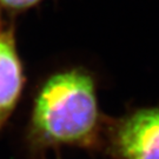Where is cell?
I'll list each match as a JSON object with an SVG mask.
<instances>
[{"label":"cell","mask_w":159,"mask_h":159,"mask_svg":"<svg viewBox=\"0 0 159 159\" xmlns=\"http://www.w3.org/2000/svg\"><path fill=\"white\" fill-rule=\"evenodd\" d=\"M108 138L118 159H159V107L125 116L114 123Z\"/></svg>","instance_id":"obj_2"},{"label":"cell","mask_w":159,"mask_h":159,"mask_svg":"<svg viewBox=\"0 0 159 159\" xmlns=\"http://www.w3.org/2000/svg\"><path fill=\"white\" fill-rule=\"evenodd\" d=\"M102 131L96 83L73 68L51 75L37 92L30 121V139L37 148L93 146Z\"/></svg>","instance_id":"obj_1"},{"label":"cell","mask_w":159,"mask_h":159,"mask_svg":"<svg viewBox=\"0 0 159 159\" xmlns=\"http://www.w3.org/2000/svg\"><path fill=\"white\" fill-rule=\"evenodd\" d=\"M23 86V67L12 34L0 32V129L13 113Z\"/></svg>","instance_id":"obj_3"},{"label":"cell","mask_w":159,"mask_h":159,"mask_svg":"<svg viewBox=\"0 0 159 159\" xmlns=\"http://www.w3.org/2000/svg\"><path fill=\"white\" fill-rule=\"evenodd\" d=\"M0 1L2 5L11 8H25V7L34 5L39 0H0Z\"/></svg>","instance_id":"obj_4"}]
</instances>
